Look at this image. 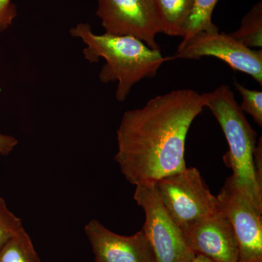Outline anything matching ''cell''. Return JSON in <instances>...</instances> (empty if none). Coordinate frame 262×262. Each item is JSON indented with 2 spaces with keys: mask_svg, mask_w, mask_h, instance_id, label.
<instances>
[{
  "mask_svg": "<svg viewBox=\"0 0 262 262\" xmlns=\"http://www.w3.org/2000/svg\"><path fill=\"white\" fill-rule=\"evenodd\" d=\"M204 108L203 94L181 89L125 112L117 130L115 160L127 182L136 187L155 184L187 168L188 131Z\"/></svg>",
  "mask_w": 262,
  "mask_h": 262,
  "instance_id": "6da1fadb",
  "label": "cell"
},
{
  "mask_svg": "<svg viewBox=\"0 0 262 262\" xmlns=\"http://www.w3.org/2000/svg\"><path fill=\"white\" fill-rule=\"evenodd\" d=\"M70 34L85 45L83 54L86 60L91 63L98 62L100 58L105 60L98 77L103 83L117 82L116 99L119 101L126 99L134 84L155 77L165 61L173 59L131 36L95 34L89 24H77L70 29Z\"/></svg>",
  "mask_w": 262,
  "mask_h": 262,
  "instance_id": "7a4b0ae2",
  "label": "cell"
},
{
  "mask_svg": "<svg viewBox=\"0 0 262 262\" xmlns=\"http://www.w3.org/2000/svg\"><path fill=\"white\" fill-rule=\"evenodd\" d=\"M203 96L205 107L214 115L228 143L229 151L225 160L232 170L234 183L262 211V187L258 184L253 165L257 134L246 120L229 86L221 85Z\"/></svg>",
  "mask_w": 262,
  "mask_h": 262,
  "instance_id": "3957f363",
  "label": "cell"
},
{
  "mask_svg": "<svg viewBox=\"0 0 262 262\" xmlns=\"http://www.w3.org/2000/svg\"><path fill=\"white\" fill-rule=\"evenodd\" d=\"M155 188L164 208L182 229L220 211L216 196L195 168L164 177Z\"/></svg>",
  "mask_w": 262,
  "mask_h": 262,
  "instance_id": "277c9868",
  "label": "cell"
},
{
  "mask_svg": "<svg viewBox=\"0 0 262 262\" xmlns=\"http://www.w3.org/2000/svg\"><path fill=\"white\" fill-rule=\"evenodd\" d=\"M145 214L142 229L154 253L155 262H191L195 257L183 233L164 208L155 184L136 186L134 196Z\"/></svg>",
  "mask_w": 262,
  "mask_h": 262,
  "instance_id": "5b68a950",
  "label": "cell"
},
{
  "mask_svg": "<svg viewBox=\"0 0 262 262\" xmlns=\"http://www.w3.org/2000/svg\"><path fill=\"white\" fill-rule=\"evenodd\" d=\"M205 56L222 60L232 70L251 76L261 85V50L254 51L246 47L230 34L220 32L218 27L183 38L175 58L200 59Z\"/></svg>",
  "mask_w": 262,
  "mask_h": 262,
  "instance_id": "8992f818",
  "label": "cell"
},
{
  "mask_svg": "<svg viewBox=\"0 0 262 262\" xmlns=\"http://www.w3.org/2000/svg\"><path fill=\"white\" fill-rule=\"evenodd\" d=\"M216 198L220 211L233 228L238 262H262V211L239 190L232 176L226 179Z\"/></svg>",
  "mask_w": 262,
  "mask_h": 262,
  "instance_id": "52a82bcc",
  "label": "cell"
},
{
  "mask_svg": "<svg viewBox=\"0 0 262 262\" xmlns=\"http://www.w3.org/2000/svg\"><path fill=\"white\" fill-rule=\"evenodd\" d=\"M96 15L105 33L131 36L160 50L156 36L162 32L152 0H98Z\"/></svg>",
  "mask_w": 262,
  "mask_h": 262,
  "instance_id": "ba28073f",
  "label": "cell"
},
{
  "mask_svg": "<svg viewBox=\"0 0 262 262\" xmlns=\"http://www.w3.org/2000/svg\"><path fill=\"white\" fill-rule=\"evenodd\" d=\"M188 246L195 255L215 262H238L239 250L233 228L219 211L182 229Z\"/></svg>",
  "mask_w": 262,
  "mask_h": 262,
  "instance_id": "9c48e42d",
  "label": "cell"
},
{
  "mask_svg": "<svg viewBox=\"0 0 262 262\" xmlns=\"http://www.w3.org/2000/svg\"><path fill=\"white\" fill-rule=\"evenodd\" d=\"M84 230L95 262H155L152 248L142 229L132 235H121L92 220Z\"/></svg>",
  "mask_w": 262,
  "mask_h": 262,
  "instance_id": "30bf717a",
  "label": "cell"
},
{
  "mask_svg": "<svg viewBox=\"0 0 262 262\" xmlns=\"http://www.w3.org/2000/svg\"><path fill=\"white\" fill-rule=\"evenodd\" d=\"M161 32L174 37H184L186 24L194 0H152Z\"/></svg>",
  "mask_w": 262,
  "mask_h": 262,
  "instance_id": "8fae6325",
  "label": "cell"
},
{
  "mask_svg": "<svg viewBox=\"0 0 262 262\" xmlns=\"http://www.w3.org/2000/svg\"><path fill=\"white\" fill-rule=\"evenodd\" d=\"M231 36L246 47H262V4L258 2L245 15L241 27Z\"/></svg>",
  "mask_w": 262,
  "mask_h": 262,
  "instance_id": "7c38bea8",
  "label": "cell"
},
{
  "mask_svg": "<svg viewBox=\"0 0 262 262\" xmlns=\"http://www.w3.org/2000/svg\"><path fill=\"white\" fill-rule=\"evenodd\" d=\"M0 262H41L32 239L25 229L0 250Z\"/></svg>",
  "mask_w": 262,
  "mask_h": 262,
  "instance_id": "4fadbf2b",
  "label": "cell"
},
{
  "mask_svg": "<svg viewBox=\"0 0 262 262\" xmlns=\"http://www.w3.org/2000/svg\"><path fill=\"white\" fill-rule=\"evenodd\" d=\"M219 0H194L192 11L186 24L184 37L217 27L212 22V13Z\"/></svg>",
  "mask_w": 262,
  "mask_h": 262,
  "instance_id": "5bb4252c",
  "label": "cell"
},
{
  "mask_svg": "<svg viewBox=\"0 0 262 262\" xmlns=\"http://www.w3.org/2000/svg\"><path fill=\"white\" fill-rule=\"evenodd\" d=\"M24 229L21 220L10 211L4 199L0 198V250Z\"/></svg>",
  "mask_w": 262,
  "mask_h": 262,
  "instance_id": "9a60e30c",
  "label": "cell"
},
{
  "mask_svg": "<svg viewBox=\"0 0 262 262\" xmlns=\"http://www.w3.org/2000/svg\"><path fill=\"white\" fill-rule=\"evenodd\" d=\"M234 84L242 97V102L239 105V108L244 113L249 114L258 126H261V91L246 89L237 82H234Z\"/></svg>",
  "mask_w": 262,
  "mask_h": 262,
  "instance_id": "2e32d148",
  "label": "cell"
},
{
  "mask_svg": "<svg viewBox=\"0 0 262 262\" xmlns=\"http://www.w3.org/2000/svg\"><path fill=\"white\" fill-rule=\"evenodd\" d=\"M16 16V5L12 0H0V32L9 28Z\"/></svg>",
  "mask_w": 262,
  "mask_h": 262,
  "instance_id": "e0dca14e",
  "label": "cell"
},
{
  "mask_svg": "<svg viewBox=\"0 0 262 262\" xmlns=\"http://www.w3.org/2000/svg\"><path fill=\"white\" fill-rule=\"evenodd\" d=\"M253 165H254L255 173L258 184L262 187V140L260 138L259 141L256 144L253 151Z\"/></svg>",
  "mask_w": 262,
  "mask_h": 262,
  "instance_id": "ac0fdd59",
  "label": "cell"
},
{
  "mask_svg": "<svg viewBox=\"0 0 262 262\" xmlns=\"http://www.w3.org/2000/svg\"><path fill=\"white\" fill-rule=\"evenodd\" d=\"M18 141L13 136L0 134V155H8L15 149Z\"/></svg>",
  "mask_w": 262,
  "mask_h": 262,
  "instance_id": "d6986e66",
  "label": "cell"
},
{
  "mask_svg": "<svg viewBox=\"0 0 262 262\" xmlns=\"http://www.w3.org/2000/svg\"><path fill=\"white\" fill-rule=\"evenodd\" d=\"M191 262H215L212 261L210 258L206 257V256H202V255H195V257L193 258Z\"/></svg>",
  "mask_w": 262,
  "mask_h": 262,
  "instance_id": "ffe728a7",
  "label": "cell"
}]
</instances>
